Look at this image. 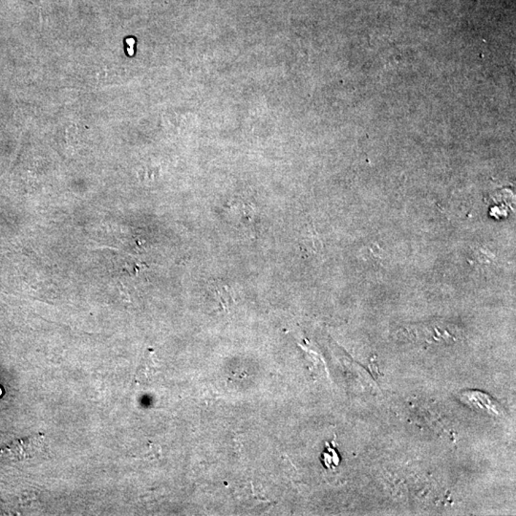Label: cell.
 I'll use <instances>...</instances> for the list:
<instances>
[{"label": "cell", "mask_w": 516, "mask_h": 516, "mask_svg": "<svg viewBox=\"0 0 516 516\" xmlns=\"http://www.w3.org/2000/svg\"><path fill=\"white\" fill-rule=\"evenodd\" d=\"M44 444V435L42 433L18 439L0 448V459L4 461H23L33 458L42 452Z\"/></svg>", "instance_id": "obj_1"}, {"label": "cell", "mask_w": 516, "mask_h": 516, "mask_svg": "<svg viewBox=\"0 0 516 516\" xmlns=\"http://www.w3.org/2000/svg\"><path fill=\"white\" fill-rule=\"evenodd\" d=\"M464 396H466V401L474 405L475 409H481L482 412L490 413V414H499L498 407L491 399V397L480 392L464 393Z\"/></svg>", "instance_id": "obj_2"}, {"label": "cell", "mask_w": 516, "mask_h": 516, "mask_svg": "<svg viewBox=\"0 0 516 516\" xmlns=\"http://www.w3.org/2000/svg\"><path fill=\"white\" fill-rule=\"evenodd\" d=\"M156 371H157V366L154 363L153 359L151 358L150 354H147L137 371L138 382H150Z\"/></svg>", "instance_id": "obj_3"}, {"label": "cell", "mask_w": 516, "mask_h": 516, "mask_svg": "<svg viewBox=\"0 0 516 516\" xmlns=\"http://www.w3.org/2000/svg\"><path fill=\"white\" fill-rule=\"evenodd\" d=\"M217 298L220 301L221 304L228 306L232 302V294L229 288L222 287L219 288L217 290Z\"/></svg>", "instance_id": "obj_4"}]
</instances>
